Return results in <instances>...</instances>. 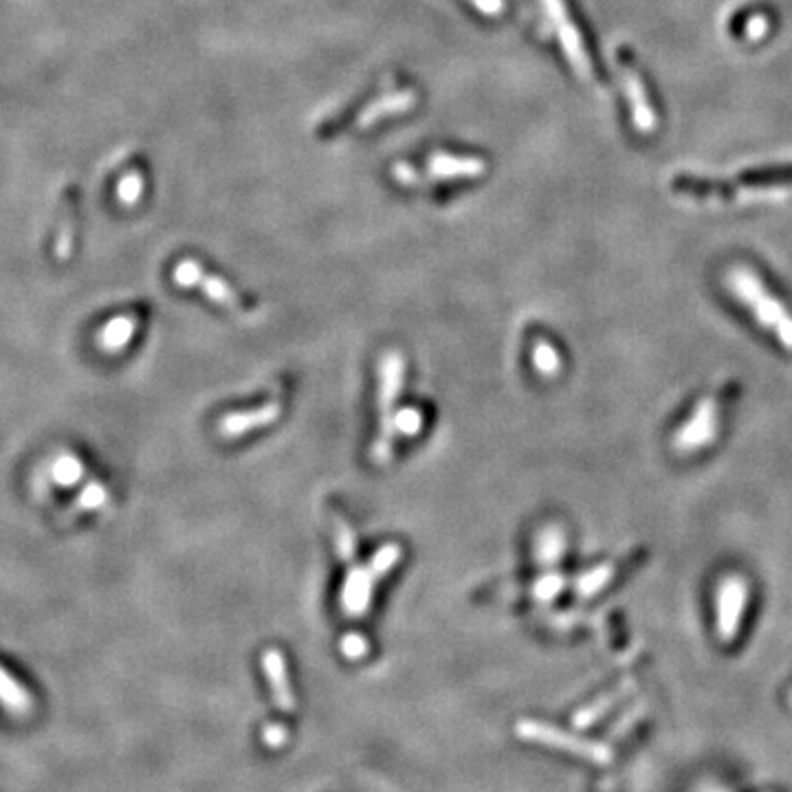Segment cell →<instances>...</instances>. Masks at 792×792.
I'll list each match as a JSON object with an SVG mask.
<instances>
[{
	"label": "cell",
	"mask_w": 792,
	"mask_h": 792,
	"mask_svg": "<svg viewBox=\"0 0 792 792\" xmlns=\"http://www.w3.org/2000/svg\"><path fill=\"white\" fill-rule=\"evenodd\" d=\"M731 293L786 350H792V313L770 293L762 278L748 267H733L726 275Z\"/></svg>",
	"instance_id": "6da1fadb"
},
{
	"label": "cell",
	"mask_w": 792,
	"mask_h": 792,
	"mask_svg": "<svg viewBox=\"0 0 792 792\" xmlns=\"http://www.w3.org/2000/svg\"><path fill=\"white\" fill-rule=\"evenodd\" d=\"M405 377V359L401 352L390 350L385 352L379 361V392H377V405H379V434L374 438L370 447V458L374 465H388L392 460L394 451V405L399 399Z\"/></svg>",
	"instance_id": "7a4b0ae2"
},
{
	"label": "cell",
	"mask_w": 792,
	"mask_h": 792,
	"mask_svg": "<svg viewBox=\"0 0 792 792\" xmlns=\"http://www.w3.org/2000/svg\"><path fill=\"white\" fill-rule=\"evenodd\" d=\"M515 733L526 742L544 744L550 748H557V751L572 753L581 759H588V762L597 764V766H608L612 762V751L608 744L583 740V737L566 733V731L557 729V726H550L544 722L520 720L515 724Z\"/></svg>",
	"instance_id": "3957f363"
},
{
	"label": "cell",
	"mask_w": 792,
	"mask_h": 792,
	"mask_svg": "<svg viewBox=\"0 0 792 792\" xmlns=\"http://www.w3.org/2000/svg\"><path fill=\"white\" fill-rule=\"evenodd\" d=\"M748 599H751V588H748V581L742 575L729 572V575H724L718 581V586H715L713 610H715V636H718L720 643H733L737 634H740Z\"/></svg>",
	"instance_id": "277c9868"
},
{
	"label": "cell",
	"mask_w": 792,
	"mask_h": 792,
	"mask_svg": "<svg viewBox=\"0 0 792 792\" xmlns=\"http://www.w3.org/2000/svg\"><path fill=\"white\" fill-rule=\"evenodd\" d=\"M720 432V405L715 396H702L689 418L674 434V449L678 454H696L709 447Z\"/></svg>",
	"instance_id": "5b68a950"
},
{
	"label": "cell",
	"mask_w": 792,
	"mask_h": 792,
	"mask_svg": "<svg viewBox=\"0 0 792 792\" xmlns=\"http://www.w3.org/2000/svg\"><path fill=\"white\" fill-rule=\"evenodd\" d=\"M542 7L546 11L548 20L553 22L561 47H564L570 64L575 66V71L579 75L588 77L590 75V58L586 53V47H583V40L579 36L577 27L572 25L564 0H542Z\"/></svg>",
	"instance_id": "8992f818"
},
{
	"label": "cell",
	"mask_w": 792,
	"mask_h": 792,
	"mask_svg": "<svg viewBox=\"0 0 792 792\" xmlns=\"http://www.w3.org/2000/svg\"><path fill=\"white\" fill-rule=\"evenodd\" d=\"M379 577L374 575L370 566H355L350 564L346 572L344 588H341V610L348 616V619H361L363 614L370 610L372 605V594L374 586H377Z\"/></svg>",
	"instance_id": "52a82bcc"
},
{
	"label": "cell",
	"mask_w": 792,
	"mask_h": 792,
	"mask_svg": "<svg viewBox=\"0 0 792 792\" xmlns=\"http://www.w3.org/2000/svg\"><path fill=\"white\" fill-rule=\"evenodd\" d=\"M282 414V407L278 401H269L256 410H242V412H231L225 414L218 421V434L223 438H238L245 436L249 432H256V429L269 427L275 423Z\"/></svg>",
	"instance_id": "ba28073f"
},
{
	"label": "cell",
	"mask_w": 792,
	"mask_h": 792,
	"mask_svg": "<svg viewBox=\"0 0 792 792\" xmlns=\"http://www.w3.org/2000/svg\"><path fill=\"white\" fill-rule=\"evenodd\" d=\"M260 663H262L264 676H267L269 685H271L275 707H278L282 713H293L295 711V696H293L289 671H286V660H284L282 652L280 649H267V652L262 654Z\"/></svg>",
	"instance_id": "9c48e42d"
},
{
	"label": "cell",
	"mask_w": 792,
	"mask_h": 792,
	"mask_svg": "<svg viewBox=\"0 0 792 792\" xmlns=\"http://www.w3.org/2000/svg\"><path fill=\"white\" fill-rule=\"evenodd\" d=\"M427 168L434 179H476L487 170V163L478 157H454V154L436 152L429 157Z\"/></svg>",
	"instance_id": "30bf717a"
},
{
	"label": "cell",
	"mask_w": 792,
	"mask_h": 792,
	"mask_svg": "<svg viewBox=\"0 0 792 792\" xmlns=\"http://www.w3.org/2000/svg\"><path fill=\"white\" fill-rule=\"evenodd\" d=\"M533 555L542 570H553L566 555V533L559 524H548L539 528L535 535Z\"/></svg>",
	"instance_id": "8fae6325"
},
{
	"label": "cell",
	"mask_w": 792,
	"mask_h": 792,
	"mask_svg": "<svg viewBox=\"0 0 792 792\" xmlns=\"http://www.w3.org/2000/svg\"><path fill=\"white\" fill-rule=\"evenodd\" d=\"M632 691H634V680L632 678L623 680L619 687H614L612 691L603 693L601 698L592 700L581 711H577L575 715H572V724H575L577 729H588V726H592L599 718H603L605 713L612 711L621 700H625L627 696H630Z\"/></svg>",
	"instance_id": "7c38bea8"
},
{
	"label": "cell",
	"mask_w": 792,
	"mask_h": 792,
	"mask_svg": "<svg viewBox=\"0 0 792 792\" xmlns=\"http://www.w3.org/2000/svg\"><path fill=\"white\" fill-rule=\"evenodd\" d=\"M0 707L11 715H27L33 709L31 693L5 667H0Z\"/></svg>",
	"instance_id": "4fadbf2b"
},
{
	"label": "cell",
	"mask_w": 792,
	"mask_h": 792,
	"mask_svg": "<svg viewBox=\"0 0 792 792\" xmlns=\"http://www.w3.org/2000/svg\"><path fill=\"white\" fill-rule=\"evenodd\" d=\"M137 319L130 315H117L99 330L97 344L104 352H117L130 344V339L135 337Z\"/></svg>",
	"instance_id": "5bb4252c"
},
{
	"label": "cell",
	"mask_w": 792,
	"mask_h": 792,
	"mask_svg": "<svg viewBox=\"0 0 792 792\" xmlns=\"http://www.w3.org/2000/svg\"><path fill=\"white\" fill-rule=\"evenodd\" d=\"M416 102V95L412 91H401V93H394V95H385L381 99H377L372 106H368L363 113L359 115V128H368L372 126L374 121L381 119V117H390V115H399L403 110L412 108V104Z\"/></svg>",
	"instance_id": "9a60e30c"
},
{
	"label": "cell",
	"mask_w": 792,
	"mask_h": 792,
	"mask_svg": "<svg viewBox=\"0 0 792 792\" xmlns=\"http://www.w3.org/2000/svg\"><path fill=\"white\" fill-rule=\"evenodd\" d=\"M614 572H616V568L612 561H605V564L594 566V568L583 572V575H579L575 579V583H572V588H575L577 597L590 599V597H594V594H599L610 586Z\"/></svg>",
	"instance_id": "2e32d148"
},
{
	"label": "cell",
	"mask_w": 792,
	"mask_h": 792,
	"mask_svg": "<svg viewBox=\"0 0 792 792\" xmlns=\"http://www.w3.org/2000/svg\"><path fill=\"white\" fill-rule=\"evenodd\" d=\"M84 476V465L82 460L69 451H62V454L55 456L49 462V480L58 487H75L77 482Z\"/></svg>",
	"instance_id": "e0dca14e"
},
{
	"label": "cell",
	"mask_w": 792,
	"mask_h": 792,
	"mask_svg": "<svg viewBox=\"0 0 792 792\" xmlns=\"http://www.w3.org/2000/svg\"><path fill=\"white\" fill-rule=\"evenodd\" d=\"M533 366L539 377L555 379L561 372V357L557 348L546 339H537L533 346Z\"/></svg>",
	"instance_id": "ac0fdd59"
},
{
	"label": "cell",
	"mask_w": 792,
	"mask_h": 792,
	"mask_svg": "<svg viewBox=\"0 0 792 792\" xmlns=\"http://www.w3.org/2000/svg\"><path fill=\"white\" fill-rule=\"evenodd\" d=\"M566 575H561L559 570H544L542 575L535 579V583L531 586V594L533 599L539 603H553L561 592L566 588Z\"/></svg>",
	"instance_id": "d6986e66"
},
{
	"label": "cell",
	"mask_w": 792,
	"mask_h": 792,
	"mask_svg": "<svg viewBox=\"0 0 792 792\" xmlns=\"http://www.w3.org/2000/svg\"><path fill=\"white\" fill-rule=\"evenodd\" d=\"M198 289H203V293L209 297V300L225 306V308H238V295L236 291L231 289V286L223 280L218 278V275H207L203 273L201 280H198Z\"/></svg>",
	"instance_id": "ffe728a7"
},
{
	"label": "cell",
	"mask_w": 792,
	"mask_h": 792,
	"mask_svg": "<svg viewBox=\"0 0 792 792\" xmlns=\"http://www.w3.org/2000/svg\"><path fill=\"white\" fill-rule=\"evenodd\" d=\"M333 537H335V553L346 564H355L357 561V537L352 533V528L346 520H341L339 515L333 517Z\"/></svg>",
	"instance_id": "44dd1931"
},
{
	"label": "cell",
	"mask_w": 792,
	"mask_h": 792,
	"mask_svg": "<svg viewBox=\"0 0 792 792\" xmlns=\"http://www.w3.org/2000/svg\"><path fill=\"white\" fill-rule=\"evenodd\" d=\"M627 91H630L632 97V108H634V117H636V124L641 130H649L654 126V113L649 110L647 102H645V91H643V84L638 80L636 73L627 75Z\"/></svg>",
	"instance_id": "7402d4cb"
},
{
	"label": "cell",
	"mask_w": 792,
	"mask_h": 792,
	"mask_svg": "<svg viewBox=\"0 0 792 792\" xmlns=\"http://www.w3.org/2000/svg\"><path fill=\"white\" fill-rule=\"evenodd\" d=\"M108 502H110V493L104 484L97 480L88 482L82 489V493L77 495V506H80V509H84V511H99V509H104Z\"/></svg>",
	"instance_id": "603a6c76"
},
{
	"label": "cell",
	"mask_w": 792,
	"mask_h": 792,
	"mask_svg": "<svg viewBox=\"0 0 792 792\" xmlns=\"http://www.w3.org/2000/svg\"><path fill=\"white\" fill-rule=\"evenodd\" d=\"M399 559H401V546L399 544H385V546H381L377 550V553L372 555V559L368 561V566H370V570L374 572V575L381 579V577L388 575V572L396 564H399Z\"/></svg>",
	"instance_id": "cb8c5ba5"
},
{
	"label": "cell",
	"mask_w": 792,
	"mask_h": 792,
	"mask_svg": "<svg viewBox=\"0 0 792 792\" xmlns=\"http://www.w3.org/2000/svg\"><path fill=\"white\" fill-rule=\"evenodd\" d=\"M423 429V414L416 407H401L394 412V432L401 436H416Z\"/></svg>",
	"instance_id": "d4e9b609"
},
{
	"label": "cell",
	"mask_w": 792,
	"mask_h": 792,
	"mask_svg": "<svg viewBox=\"0 0 792 792\" xmlns=\"http://www.w3.org/2000/svg\"><path fill=\"white\" fill-rule=\"evenodd\" d=\"M203 273L205 271H203L201 264H198L196 260L187 258V260H181L179 264H176L172 278H174L176 284L181 286V289H194V286H198V280H201Z\"/></svg>",
	"instance_id": "484cf974"
},
{
	"label": "cell",
	"mask_w": 792,
	"mask_h": 792,
	"mask_svg": "<svg viewBox=\"0 0 792 792\" xmlns=\"http://www.w3.org/2000/svg\"><path fill=\"white\" fill-rule=\"evenodd\" d=\"M368 649H370L368 641L359 632H348L344 638H341V654H344L348 660L366 658Z\"/></svg>",
	"instance_id": "4316f807"
},
{
	"label": "cell",
	"mask_w": 792,
	"mask_h": 792,
	"mask_svg": "<svg viewBox=\"0 0 792 792\" xmlns=\"http://www.w3.org/2000/svg\"><path fill=\"white\" fill-rule=\"evenodd\" d=\"M141 190H143L141 176H139V174H130V176H126V179L121 181V185H119V198H121V201H124V203L132 205V203H137V201H139Z\"/></svg>",
	"instance_id": "83f0119b"
},
{
	"label": "cell",
	"mask_w": 792,
	"mask_h": 792,
	"mask_svg": "<svg viewBox=\"0 0 792 792\" xmlns=\"http://www.w3.org/2000/svg\"><path fill=\"white\" fill-rule=\"evenodd\" d=\"M262 737H264V744L267 746H271V748H280V746H284L286 744V737H289V733H286V729L284 726H280V724H269L267 729L262 731Z\"/></svg>",
	"instance_id": "f1b7e54d"
},
{
	"label": "cell",
	"mask_w": 792,
	"mask_h": 792,
	"mask_svg": "<svg viewBox=\"0 0 792 792\" xmlns=\"http://www.w3.org/2000/svg\"><path fill=\"white\" fill-rule=\"evenodd\" d=\"M643 711H645V707H643V704H638V707H636V709H632V711H627V713L623 715V718L619 720V724H616V726H614V729H610V733H608V737H610V740H614V737H619V735H623V733H625L627 729H630V726H632V720H638V715H641Z\"/></svg>",
	"instance_id": "f546056e"
},
{
	"label": "cell",
	"mask_w": 792,
	"mask_h": 792,
	"mask_svg": "<svg viewBox=\"0 0 792 792\" xmlns=\"http://www.w3.org/2000/svg\"><path fill=\"white\" fill-rule=\"evenodd\" d=\"M471 5L476 7V9H480L482 14L495 16V14H500V11L504 9V0H471Z\"/></svg>",
	"instance_id": "4dcf8cb0"
}]
</instances>
